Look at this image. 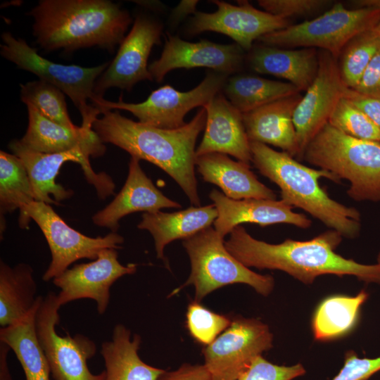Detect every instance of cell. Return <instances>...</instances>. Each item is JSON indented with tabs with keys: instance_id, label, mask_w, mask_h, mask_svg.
Returning a JSON list of instances; mask_svg holds the SVG:
<instances>
[{
	"instance_id": "44",
	"label": "cell",
	"mask_w": 380,
	"mask_h": 380,
	"mask_svg": "<svg viewBox=\"0 0 380 380\" xmlns=\"http://www.w3.org/2000/svg\"><path fill=\"white\" fill-rule=\"evenodd\" d=\"M10 349L8 345L0 341V380H12L7 362Z\"/></svg>"
},
{
	"instance_id": "43",
	"label": "cell",
	"mask_w": 380,
	"mask_h": 380,
	"mask_svg": "<svg viewBox=\"0 0 380 380\" xmlns=\"http://www.w3.org/2000/svg\"><path fill=\"white\" fill-rule=\"evenodd\" d=\"M198 1H182L175 7L170 15L171 25L175 26L184 19L189 14L195 13L196 6Z\"/></svg>"
},
{
	"instance_id": "42",
	"label": "cell",
	"mask_w": 380,
	"mask_h": 380,
	"mask_svg": "<svg viewBox=\"0 0 380 380\" xmlns=\"http://www.w3.org/2000/svg\"><path fill=\"white\" fill-rule=\"evenodd\" d=\"M159 380H210V376L204 365L184 364L175 371H165Z\"/></svg>"
},
{
	"instance_id": "14",
	"label": "cell",
	"mask_w": 380,
	"mask_h": 380,
	"mask_svg": "<svg viewBox=\"0 0 380 380\" xmlns=\"http://www.w3.org/2000/svg\"><path fill=\"white\" fill-rule=\"evenodd\" d=\"M163 27L153 18L137 15L130 32L120 44L115 58L96 80L95 94L103 98L104 93L110 88L129 91L141 81H153L148 59L153 46L160 44Z\"/></svg>"
},
{
	"instance_id": "1",
	"label": "cell",
	"mask_w": 380,
	"mask_h": 380,
	"mask_svg": "<svg viewBox=\"0 0 380 380\" xmlns=\"http://www.w3.org/2000/svg\"><path fill=\"white\" fill-rule=\"evenodd\" d=\"M102 114L93 122L92 129L103 143L156 165L178 184L192 205L201 206L194 168L196 141L206 123L203 107L189 122L171 129L133 121L117 110Z\"/></svg>"
},
{
	"instance_id": "7",
	"label": "cell",
	"mask_w": 380,
	"mask_h": 380,
	"mask_svg": "<svg viewBox=\"0 0 380 380\" xmlns=\"http://www.w3.org/2000/svg\"><path fill=\"white\" fill-rule=\"evenodd\" d=\"M380 20V9L348 8L336 2L317 17L261 37L260 44L285 49L319 48L338 58L354 36Z\"/></svg>"
},
{
	"instance_id": "31",
	"label": "cell",
	"mask_w": 380,
	"mask_h": 380,
	"mask_svg": "<svg viewBox=\"0 0 380 380\" xmlns=\"http://www.w3.org/2000/svg\"><path fill=\"white\" fill-rule=\"evenodd\" d=\"M367 293L362 290L355 296H334L325 298L317 308L312 318L314 337L329 341L341 337L355 326Z\"/></svg>"
},
{
	"instance_id": "10",
	"label": "cell",
	"mask_w": 380,
	"mask_h": 380,
	"mask_svg": "<svg viewBox=\"0 0 380 380\" xmlns=\"http://www.w3.org/2000/svg\"><path fill=\"white\" fill-rule=\"evenodd\" d=\"M229 75L209 71L204 79L190 91H180L170 85L153 91L141 103H127L119 99L113 102L98 98L93 103L101 113L106 110H124L130 112L139 122L161 129L182 127L185 115L193 108L203 107L222 92Z\"/></svg>"
},
{
	"instance_id": "17",
	"label": "cell",
	"mask_w": 380,
	"mask_h": 380,
	"mask_svg": "<svg viewBox=\"0 0 380 380\" xmlns=\"http://www.w3.org/2000/svg\"><path fill=\"white\" fill-rule=\"evenodd\" d=\"M118 258L117 249H104L94 261L76 264L54 278L53 284L61 289L57 295L60 305L89 298L96 301L98 312L103 315L109 304L112 285L137 272V265H122Z\"/></svg>"
},
{
	"instance_id": "28",
	"label": "cell",
	"mask_w": 380,
	"mask_h": 380,
	"mask_svg": "<svg viewBox=\"0 0 380 380\" xmlns=\"http://www.w3.org/2000/svg\"><path fill=\"white\" fill-rule=\"evenodd\" d=\"M32 267L24 262L11 267L0 262V325L15 324L25 318L42 301L37 296Z\"/></svg>"
},
{
	"instance_id": "26",
	"label": "cell",
	"mask_w": 380,
	"mask_h": 380,
	"mask_svg": "<svg viewBox=\"0 0 380 380\" xmlns=\"http://www.w3.org/2000/svg\"><path fill=\"white\" fill-rule=\"evenodd\" d=\"M217 217L214 204L191 206L175 213H144L138 224L139 229L148 231L152 235L156 256L164 258V248L171 241L185 239L202 229L209 227Z\"/></svg>"
},
{
	"instance_id": "21",
	"label": "cell",
	"mask_w": 380,
	"mask_h": 380,
	"mask_svg": "<svg viewBox=\"0 0 380 380\" xmlns=\"http://www.w3.org/2000/svg\"><path fill=\"white\" fill-rule=\"evenodd\" d=\"M206 123L203 139L196 149V156L220 153L231 155L248 165L252 162L250 141L239 111L222 94H217L205 106Z\"/></svg>"
},
{
	"instance_id": "46",
	"label": "cell",
	"mask_w": 380,
	"mask_h": 380,
	"mask_svg": "<svg viewBox=\"0 0 380 380\" xmlns=\"http://www.w3.org/2000/svg\"><path fill=\"white\" fill-rule=\"evenodd\" d=\"M376 28L378 29V30L380 32V20H379V23L376 24Z\"/></svg>"
},
{
	"instance_id": "39",
	"label": "cell",
	"mask_w": 380,
	"mask_h": 380,
	"mask_svg": "<svg viewBox=\"0 0 380 380\" xmlns=\"http://www.w3.org/2000/svg\"><path fill=\"white\" fill-rule=\"evenodd\" d=\"M380 371V356L375 358L358 357L353 351L345 355L344 364L331 380H367Z\"/></svg>"
},
{
	"instance_id": "15",
	"label": "cell",
	"mask_w": 380,
	"mask_h": 380,
	"mask_svg": "<svg viewBox=\"0 0 380 380\" xmlns=\"http://www.w3.org/2000/svg\"><path fill=\"white\" fill-rule=\"evenodd\" d=\"M211 2L217 6V11H196L188 26L189 34L208 31L222 33L231 37L245 51H250L254 41L292 25L290 19L258 9L248 1H238L237 6L219 0Z\"/></svg>"
},
{
	"instance_id": "11",
	"label": "cell",
	"mask_w": 380,
	"mask_h": 380,
	"mask_svg": "<svg viewBox=\"0 0 380 380\" xmlns=\"http://www.w3.org/2000/svg\"><path fill=\"white\" fill-rule=\"evenodd\" d=\"M61 307L57 295L51 291L43 297L35 315L37 336L53 379L106 380V371L94 374L88 367L87 361L96 351L91 339L82 334L62 336L56 331Z\"/></svg>"
},
{
	"instance_id": "24",
	"label": "cell",
	"mask_w": 380,
	"mask_h": 380,
	"mask_svg": "<svg viewBox=\"0 0 380 380\" xmlns=\"http://www.w3.org/2000/svg\"><path fill=\"white\" fill-rule=\"evenodd\" d=\"M248 52V62L254 71L284 79L300 91L310 86L317 73V49H285L260 44Z\"/></svg>"
},
{
	"instance_id": "35",
	"label": "cell",
	"mask_w": 380,
	"mask_h": 380,
	"mask_svg": "<svg viewBox=\"0 0 380 380\" xmlns=\"http://www.w3.org/2000/svg\"><path fill=\"white\" fill-rule=\"evenodd\" d=\"M328 123L354 138L380 142V129L362 110L343 95L336 103Z\"/></svg>"
},
{
	"instance_id": "4",
	"label": "cell",
	"mask_w": 380,
	"mask_h": 380,
	"mask_svg": "<svg viewBox=\"0 0 380 380\" xmlns=\"http://www.w3.org/2000/svg\"><path fill=\"white\" fill-rule=\"evenodd\" d=\"M250 147L253 163L279 187L281 200L305 210L342 236L353 239L359 235L360 213L332 199L319 183L322 177L341 183L335 175L307 167L289 153L260 142L250 141Z\"/></svg>"
},
{
	"instance_id": "20",
	"label": "cell",
	"mask_w": 380,
	"mask_h": 380,
	"mask_svg": "<svg viewBox=\"0 0 380 380\" xmlns=\"http://www.w3.org/2000/svg\"><path fill=\"white\" fill-rule=\"evenodd\" d=\"M182 205L166 197L142 170L139 160L131 157L125 183L115 198L92 216L93 223L111 232L118 229L119 221L130 213H155L162 208H180Z\"/></svg>"
},
{
	"instance_id": "37",
	"label": "cell",
	"mask_w": 380,
	"mask_h": 380,
	"mask_svg": "<svg viewBox=\"0 0 380 380\" xmlns=\"http://www.w3.org/2000/svg\"><path fill=\"white\" fill-rule=\"evenodd\" d=\"M258 3L265 11L287 19L315 14L334 4L331 0H259Z\"/></svg>"
},
{
	"instance_id": "2",
	"label": "cell",
	"mask_w": 380,
	"mask_h": 380,
	"mask_svg": "<svg viewBox=\"0 0 380 380\" xmlns=\"http://www.w3.org/2000/svg\"><path fill=\"white\" fill-rule=\"evenodd\" d=\"M229 234L226 248L247 267L281 270L308 284L323 274L353 275L380 284V264H360L335 252L343 236L333 229L308 241L287 239L279 244L254 239L241 225Z\"/></svg>"
},
{
	"instance_id": "6",
	"label": "cell",
	"mask_w": 380,
	"mask_h": 380,
	"mask_svg": "<svg viewBox=\"0 0 380 380\" xmlns=\"http://www.w3.org/2000/svg\"><path fill=\"white\" fill-rule=\"evenodd\" d=\"M191 262V272L186 282L171 293L193 285L195 301L201 302L211 292L232 284H245L256 292L269 295L274 286V278L260 274L243 265L226 248L224 237L215 228H205L182 241Z\"/></svg>"
},
{
	"instance_id": "47",
	"label": "cell",
	"mask_w": 380,
	"mask_h": 380,
	"mask_svg": "<svg viewBox=\"0 0 380 380\" xmlns=\"http://www.w3.org/2000/svg\"><path fill=\"white\" fill-rule=\"evenodd\" d=\"M377 262L379 264H380V252L379 253L378 256H377Z\"/></svg>"
},
{
	"instance_id": "34",
	"label": "cell",
	"mask_w": 380,
	"mask_h": 380,
	"mask_svg": "<svg viewBox=\"0 0 380 380\" xmlns=\"http://www.w3.org/2000/svg\"><path fill=\"white\" fill-rule=\"evenodd\" d=\"M20 95L24 103L50 120L68 128L78 127L69 117L64 93L51 84L41 80L21 84Z\"/></svg>"
},
{
	"instance_id": "29",
	"label": "cell",
	"mask_w": 380,
	"mask_h": 380,
	"mask_svg": "<svg viewBox=\"0 0 380 380\" xmlns=\"http://www.w3.org/2000/svg\"><path fill=\"white\" fill-rule=\"evenodd\" d=\"M40 303L20 322L0 329V341L15 354L25 380H50L49 363L35 331V315Z\"/></svg>"
},
{
	"instance_id": "45",
	"label": "cell",
	"mask_w": 380,
	"mask_h": 380,
	"mask_svg": "<svg viewBox=\"0 0 380 380\" xmlns=\"http://www.w3.org/2000/svg\"><path fill=\"white\" fill-rule=\"evenodd\" d=\"M350 8H376L380 9V0H352L349 1Z\"/></svg>"
},
{
	"instance_id": "12",
	"label": "cell",
	"mask_w": 380,
	"mask_h": 380,
	"mask_svg": "<svg viewBox=\"0 0 380 380\" xmlns=\"http://www.w3.org/2000/svg\"><path fill=\"white\" fill-rule=\"evenodd\" d=\"M8 147L25 165L35 201L58 205L72 195L71 191L56 182L61 166L68 161L81 165L87 182L94 186L101 199L114 193L115 186L111 177L105 172L97 174L91 168L89 157L94 156L89 151L77 148L63 153H44L27 148L18 139L11 141Z\"/></svg>"
},
{
	"instance_id": "22",
	"label": "cell",
	"mask_w": 380,
	"mask_h": 380,
	"mask_svg": "<svg viewBox=\"0 0 380 380\" xmlns=\"http://www.w3.org/2000/svg\"><path fill=\"white\" fill-rule=\"evenodd\" d=\"M28 127L20 143L32 151L56 153L82 148L94 157L103 156L106 146L91 126L81 125L71 129L54 122L42 115L32 105H26Z\"/></svg>"
},
{
	"instance_id": "3",
	"label": "cell",
	"mask_w": 380,
	"mask_h": 380,
	"mask_svg": "<svg viewBox=\"0 0 380 380\" xmlns=\"http://www.w3.org/2000/svg\"><path fill=\"white\" fill-rule=\"evenodd\" d=\"M28 14L36 43L46 52L91 46L113 52L132 23L129 12L108 0H41Z\"/></svg>"
},
{
	"instance_id": "16",
	"label": "cell",
	"mask_w": 380,
	"mask_h": 380,
	"mask_svg": "<svg viewBox=\"0 0 380 380\" xmlns=\"http://www.w3.org/2000/svg\"><path fill=\"white\" fill-rule=\"evenodd\" d=\"M318 58L317 75L293 113L298 160H301L309 141L328 122L336 103L347 88L341 77L337 58L321 50L318 51Z\"/></svg>"
},
{
	"instance_id": "40",
	"label": "cell",
	"mask_w": 380,
	"mask_h": 380,
	"mask_svg": "<svg viewBox=\"0 0 380 380\" xmlns=\"http://www.w3.org/2000/svg\"><path fill=\"white\" fill-rule=\"evenodd\" d=\"M353 90L365 96L380 99V51L372 58Z\"/></svg>"
},
{
	"instance_id": "38",
	"label": "cell",
	"mask_w": 380,
	"mask_h": 380,
	"mask_svg": "<svg viewBox=\"0 0 380 380\" xmlns=\"http://www.w3.org/2000/svg\"><path fill=\"white\" fill-rule=\"evenodd\" d=\"M305 373L301 364L277 365L258 355L236 380H292Z\"/></svg>"
},
{
	"instance_id": "25",
	"label": "cell",
	"mask_w": 380,
	"mask_h": 380,
	"mask_svg": "<svg viewBox=\"0 0 380 380\" xmlns=\"http://www.w3.org/2000/svg\"><path fill=\"white\" fill-rule=\"evenodd\" d=\"M195 165L204 181L218 186L231 199L277 198L276 194L257 179L251 165L234 161L226 154L210 153L196 156Z\"/></svg>"
},
{
	"instance_id": "32",
	"label": "cell",
	"mask_w": 380,
	"mask_h": 380,
	"mask_svg": "<svg viewBox=\"0 0 380 380\" xmlns=\"http://www.w3.org/2000/svg\"><path fill=\"white\" fill-rule=\"evenodd\" d=\"M35 201L27 172L15 154L0 151L1 234L6 228L4 216Z\"/></svg>"
},
{
	"instance_id": "19",
	"label": "cell",
	"mask_w": 380,
	"mask_h": 380,
	"mask_svg": "<svg viewBox=\"0 0 380 380\" xmlns=\"http://www.w3.org/2000/svg\"><path fill=\"white\" fill-rule=\"evenodd\" d=\"M209 197L217 212L214 222L215 229L222 237L243 223L257 224L262 227L289 224L302 229H308L312 224L305 215L293 212V207L282 200H233L217 189H213Z\"/></svg>"
},
{
	"instance_id": "13",
	"label": "cell",
	"mask_w": 380,
	"mask_h": 380,
	"mask_svg": "<svg viewBox=\"0 0 380 380\" xmlns=\"http://www.w3.org/2000/svg\"><path fill=\"white\" fill-rule=\"evenodd\" d=\"M272 339L261 321L232 317L230 326L203 349L210 380H236L256 357L272 348Z\"/></svg>"
},
{
	"instance_id": "8",
	"label": "cell",
	"mask_w": 380,
	"mask_h": 380,
	"mask_svg": "<svg viewBox=\"0 0 380 380\" xmlns=\"http://www.w3.org/2000/svg\"><path fill=\"white\" fill-rule=\"evenodd\" d=\"M1 39L4 44L0 45V53L4 58L67 94L82 115V125L92 126L101 113L93 106L99 98L94 91L95 84L108 63L91 68L56 63L41 56L24 39L15 38L9 32L1 34Z\"/></svg>"
},
{
	"instance_id": "18",
	"label": "cell",
	"mask_w": 380,
	"mask_h": 380,
	"mask_svg": "<svg viewBox=\"0 0 380 380\" xmlns=\"http://www.w3.org/2000/svg\"><path fill=\"white\" fill-rule=\"evenodd\" d=\"M167 35L160 57L148 65L157 82H161L169 72L177 68L205 67L230 75L243 67L245 51L236 43L222 44L206 39L190 42L169 33Z\"/></svg>"
},
{
	"instance_id": "23",
	"label": "cell",
	"mask_w": 380,
	"mask_h": 380,
	"mask_svg": "<svg viewBox=\"0 0 380 380\" xmlns=\"http://www.w3.org/2000/svg\"><path fill=\"white\" fill-rule=\"evenodd\" d=\"M301 98L300 92L297 93L243 113L248 140L277 146L297 158L293 113Z\"/></svg>"
},
{
	"instance_id": "9",
	"label": "cell",
	"mask_w": 380,
	"mask_h": 380,
	"mask_svg": "<svg viewBox=\"0 0 380 380\" xmlns=\"http://www.w3.org/2000/svg\"><path fill=\"white\" fill-rule=\"evenodd\" d=\"M19 210V227L26 229L30 220H34L50 248L51 261L42 276L44 281L61 275L80 259L96 260L101 251L120 248L124 242L117 232L97 237L84 235L70 227L49 204L44 202L33 201Z\"/></svg>"
},
{
	"instance_id": "36",
	"label": "cell",
	"mask_w": 380,
	"mask_h": 380,
	"mask_svg": "<svg viewBox=\"0 0 380 380\" xmlns=\"http://www.w3.org/2000/svg\"><path fill=\"white\" fill-rule=\"evenodd\" d=\"M232 317L214 312L194 300L186 312V327L191 336L205 346L211 343L231 324Z\"/></svg>"
},
{
	"instance_id": "33",
	"label": "cell",
	"mask_w": 380,
	"mask_h": 380,
	"mask_svg": "<svg viewBox=\"0 0 380 380\" xmlns=\"http://www.w3.org/2000/svg\"><path fill=\"white\" fill-rule=\"evenodd\" d=\"M379 51L380 32L376 26L358 33L348 41L337 58L341 77L347 88H355Z\"/></svg>"
},
{
	"instance_id": "30",
	"label": "cell",
	"mask_w": 380,
	"mask_h": 380,
	"mask_svg": "<svg viewBox=\"0 0 380 380\" xmlns=\"http://www.w3.org/2000/svg\"><path fill=\"white\" fill-rule=\"evenodd\" d=\"M222 91L224 96L242 114L300 92L288 82L243 75L228 77Z\"/></svg>"
},
{
	"instance_id": "5",
	"label": "cell",
	"mask_w": 380,
	"mask_h": 380,
	"mask_svg": "<svg viewBox=\"0 0 380 380\" xmlns=\"http://www.w3.org/2000/svg\"><path fill=\"white\" fill-rule=\"evenodd\" d=\"M302 160L350 182L356 201H380V142L350 137L325 124L307 144Z\"/></svg>"
},
{
	"instance_id": "41",
	"label": "cell",
	"mask_w": 380,
	"mask_h": 380,
	"mask_svg": "<svg viewBox=\"0 0 380 380\" xmlns=\"http://www.w3.org/2000/svg\"><path fill=\"white\" fill-rule=\"evenodd\" d=\"M343 96L362 110L380 129V99L360 94L346 88Z\"/></svg>"
},
{
	"instance_id": "27",
	"label": "cell",
	"mask_w": 380,
	"mask_h": 380,
	"mask_svg": "<svg viewBox=\"0 0 380 380\" xmlns=\"http://www.w3.org/2000/svg\"><path fill=\"white\" fill-rule=\"evenodd\" d=\"M141 337L123 324L115 326L111 341L103 342L101 354L103 358L106 380H159L165 370L147 365L138 350Z\"/></svg>"
}]
</instances>
